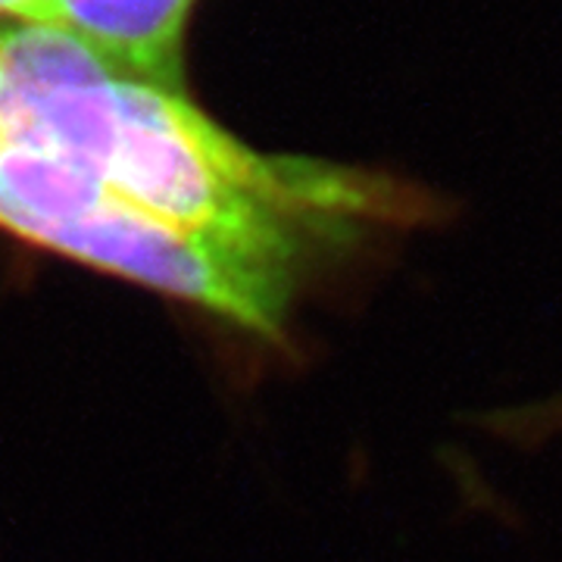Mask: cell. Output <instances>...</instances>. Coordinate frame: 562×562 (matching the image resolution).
<instances>
[{
  "label": "cell",
  "instance_id": "obj_2",
  "mask_svg": "<svg viewBox=\"0 0 562 562\" xmlns=\"http://www.w3.org/2000/svg\"><path fill=\"white\" fill-rule=\"evenodd\" d=\"M0 228L60 257L276 338L301 279L194 238L66 162L0 147Z\"/></svg>",
  "mask_w": 562,
  "mask_h": 562
},
{
  "label": "cell",
  "instance_id": "obj_1",
  "mask_svg": "<svg viewBox=\"0 0 562 562\" xmlns=\"http://www.w3.org/2000/svg\"><path fill=\"white\" fill-rule=\"evenodd\" d=\"M0 147L66 162L140 213L297 279L435 213L425 191L384 172L260 154L184 91L122 79L35 22L0 25Z\"/></svg>",
  "mask_w": 562,
  "mask_h": 562
},
{
  "label": "cell",
  "instance_id": "obj_4",
  "mask_svg": "<svg viewBox=\"0 0 562 562\" xmlns=\"http://www.w3.org/2000/svg\"><path fill=\"white\" fill-rule=\"evenodd\" d=\"M50 0H0V16H10L13 22H35L41 25L47 16Z\"/></svg>",
  "mask_w": 562,
  "mask_h": 562
},
{
  "label": "cell",
  "instance_id": "obj_3",
  "mask_svg": "<svg viewBox=\"0 0 562 562\" xmlns=\"http://www.w3.org/2000/svg\"><path fill=\"white\" fill-rule=\"evenodd\" d=\"M198 0H50L41 25L81 41L122 79L184 85V32Z\"/></svg>",
  "mask_w": 562,
  "mask_h": 562
}]
</instances>
